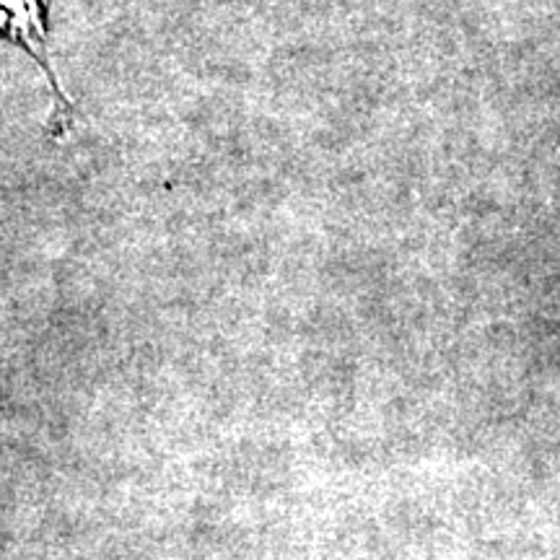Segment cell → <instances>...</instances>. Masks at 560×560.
I'll list each match as a JSON object with an SVG mask.
<instances>
[{
  "mask_svg": "<svg viewBox=\"0 0 560 560\" xmlns=\"http://www.w3.org/2000/svg\"><path fill=\"white\" fill-rule=\"evenodd\" d=\"M50 5L52 0H0V39L30 55L45 73L55 100L50 130L55 136H66L73 128V104L50 62Z\"/></svg>",
  "mask_w": 560,
  "mask_h": 560,
  "instance_id": "6da1fadb",
  "label": "cell"
}]
</instances>
